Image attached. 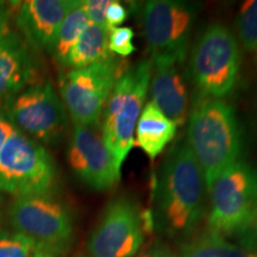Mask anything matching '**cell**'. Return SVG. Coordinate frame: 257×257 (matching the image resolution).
Instances as JSON below:
<instances>
[{
    "label": "cell",
    "instance_id": "obj_7",
    "mask_svg": "<svg viewBox=\"0 0 257 257\" xmlns=\"http://www.w3.org/2000/svg\"><path fill=\"white\" fill-rule=\"evenodd\" d=\"M125 68L121 61L111 56L60 76L61 100L74 125L99 126L112 88Z\"/></svg>",
    "mask_w": 257,
    "mask_h": 257
},
{
    "label": "cell",
    "instance_id": "obj_11",
    "mask_svg": "<svg viewBox=\"0 0 257 257\" xmlns=\"http://www.w3.org/2000/svg\"><path fill=\"white\" fill-rule=\"evenodd\" d=\"M146 230L136 202L115 198L106 205L89 236L88 257H134L142 248Z\"/></svg>",
    "mask_w": 257,
    "mask_h": 257
},
{
    "label": "cell",
    "instance_id": "obj_10",
    "mask_svg": "<svg viewBox=\"0 0 257 257\" xmlns=\"http://www.w3.org/2000/svg\"><path fill=\"white\" fill-rule=\"evenodd\" d=\"M197 16V8L189 3L176 0L147 2L142 18L152 59L172 57L185 62Z\"/></svg>",
    "mask_w": 257,
    "mask_h": 257
},
{
    "label": "cell",
    "instance_id": "obj_21",
    "mask_svg": "<svg viewBox=\"0 0 257 257\" xmlns=\"http://www.w3.org/2000/svg\"><path fill=\"white\" fill-rule=\"evenodd\" d=\"M237 31L246 50L257 48V0H248L240 6L237 16Z\"/></svg>",
    "mask_w": 257,
    "mask_h": 257
},
{
    "label": "cell",
    "instance_id": "obj_9",
    "mask_svg": "<svg viewBox=\"0 0 257 257\" xmlns=\"http://www.w3.org/2000/svg\"><path fill=\"white\" fill-rule=\"evenodd\" d=\"M6 118L41 144L57 142L68 126L66 107L49 80L29 86L10 99Z\"/></svg>",
    "mask_w": 257,
    "mask_h": 257
},
{
    "label": "cell",
    "instance_id": "obj_2",
    "mask_svg": "<svg viewBox=\"0 0 257 257\" xmlns=\"http://www.w3.org/2000/svg\"><path fill=\"white\" fill-rule=\"evenodd\" d=\"M187 144L210 192L214 181L238 161L240 154V128L232 106L199 94L188 113Z\"/></svg>",
    "mask_w": 257,
    "mask_h": 257
},
{
    "label": "cell",
    "instance_id": "obj_26",
    "mask_svg": "<svg viewBox=\"0 0 257 257\" xmlns=\"http://www.w3.org/2000/svg\"><path fill=\"white\" fill-rule=\"evenodd\" d=\"M12 3L0 2V42L8 38L14 32L11 31V16H12Z\"/></svg>",
    "mask_w": 257,
    "mask_h": 257
},
{
    "label": "cell",
    "instance_id": "obj_13",
    "mask_svg": "<svg viewBox=\"0 0 257 257\" xmlns=\"http://www.w3.org/2000/svg\"><path fill=\"white\" fill-rule=\"evenodd\" d=\"M79 0H27L18 3L16 24L29 43L51 53L60 25Z\"/></svg>",
    "mask_w": 257,
    "mask_h": 257
},
{
    "label": "cell",
    "instance_id": "obj_5",
    "mask_svg": "<svg viewBox=\"0 0 257 257\" xmlns=\"http://www.w3.org/2000/svg\"><path fill=\"white\" fill-rule=\"evenodd\" d=\"M56 166L43 144L17 128L0 149V193L14 197L51 195Z\"/></svg>",
    "mask_w": 257,
    "mask_h": 257
},
{
    "label": "cell",
    "instance_id": "obj_20",
    "mask_svg": "<svg viewBox=\"0 0 257 257\" xmlns=\"http://www.w3.org/2000/svg\"><path fill=\"white\" fill-rule=\"evenodd\" d=\"M55 250L41 245L15 231H0V257H60Z\"/></svg>",
    "mask_w": 257,
    "mask_h": 257
},
{
    "label": "cell",
    "instance_id": "obj_12",
    "mask_svg": "<svg viewBox=\"0 0 257 257\" xmlns=\"http://www.w3.org/2000/svg\"><path fill=\"white\" fill-rule=\"evenodd\" d=\"M96 127L74 125L67 156L76 178L89 188L102 192L114 187L120 172Z\"/></svg>",
    "mask_w": 257,
    "mask_h": 257
},
{
    "label": "cell",
    "instance_id": "obj_14",
    "mask_svg": "<svg viewBox=\"0 0 257 257\" xmlns=\"http://www.w3.org/2000/svg\"><path fill=\"white\" fill-rule=\"evenodd\" d=\"M150 80L152 102L178 126L188 119V88L182 70L184 61L172 57H155Z\"/></svg>",
    "mask_w": 257,
    "mask_h": 257
},
{
    "label": "cell",
    "instance_id": "obj_27",
    "mask_svg": "<svg viewBox=\"0 0 257 257\" xmlns=\"http://www.w3.org/2000/svg\"><path fill=\"white\" fill-rule=\"evenodd\" d=\"M134 257H174V255H173L172 250L169 249L168 245L156 240V242L149 244L141 252L138 251Z\"/></svg>",
    "mask_w": 257,
    "mask_h": 257
},
{
    "label": "cell",
    "instance_id": "obj_22",
    "mask_svg": "<svg viewBox=\"0 0 257 257\" xmlns=\"http://www.w3.org/2000/svg\"><path fill=\"white\" fill-rule=\"evenodd\" d=\"M135 32L128 27H118L108 32V50L120 57L133 55L136 50L134 46Z\"/></svg>",
    "mask_w": 257,
    "mask_h": 257
},
{
    "label": "cell",
    "instance_id": "obj_17",
    "mask_svg": "<svg viewBox=\"0 0 257 257\" xmlns=\"http://www.w3.org/2000/svg\"><path fill=\"white\" fill-rule=\"evenodd\" d=\"M108 29L89 22L79 41L70 50L63 67L70 69L82 68L110 59L112 55L108 50Z\"/></svg>",
    "mask_w": 257,
    "mask_h": 257
},
{
    "label": "cell",
    "instance_id": "obj_16",
    "mask_svg": "<svg viewBox=\"0 0 257 257\" xmlns=\"http://www.w3.org/2000/svg\"><path fill=\"white\" fill-rule=\"evenodd\" d=\"M178 125L152 101L143 106L136 125V144L150 160H155L174 140Z\"/></svg>",
    "mask_w": 257,
    "mask_h": 257
},
{
    "label": "cell",
    "instance_id": "obj_29",
    "mask_svg": "<svg viewBox=\"0 0 257 257\" xmlns=\"http://www.w3.org/2000/svg\"><path fill=\"white\" fill-rule=\"evenodd\" d=\"M2 205H3V195L0 193V224H2Z\"/></svg>",
    "mask_w": 257,
    "mask_h": 257
},
{
    "label": "cell",
    "instance_id": "obj_4",
    "mask_svg": "<svg viewBox=\"0 0 257 257\" xmlns=\"http://www.w3.org/2000/svg\"><path fill=\"white\" fill-rule=\"evenodd\" d=\"M240 51L233 34L221 24H211L192 48L189 75L200 94L221 99L238 80Z\"/></svg>",
    "mask_w": 257,
    "mask_h": 257
},
{
    "label": "cell",
    "instance_id": "obj_23",
    "mask_svg": "<svg viewBox=\"0 0 257 257\" xmlns=\"http://www.w3.org/2000/svg\"><path fill=\"white\" fill-rule=\"evenodd\" d=\"M110 0H82L83 9L88 16L89 22L107 29L106 25V10Z\"/></svg>",
    "mask_w": 257,
    "mask_h": 257
},
{
    "label": "cell",
    "instance_id": "obj_8",
    "mask_svg": "<svg viewBox=\"0 0 257 257\" xmlns=\"http://www.w3.org/2000/svg\"><path fill=\"white\" fill-rule=\"evenodd\" d=\"M12 231L29 237L61 255L69 250L74 223L68 207L53 195L16 197L8 208Z\"/></svg>",
    "mask_w": 257,
    "mask_h": 257
},
{
    "label": "cell",
    "instance_id": "obj_1",
    "mask_svg": "<svg viewBox=\"0 0 257 257\" xmlns=\"http://www.w3.org/2000/svg\"><path fill=\"white\" fill-rule=\"evenodd\" d=\"M204 174L187 142L170 150L154 187L152 227L170 238L194 232L205 212Z\"/></svg>",
    "mask_w": 257,
    "mask_h": 257
},
{
    "label": "cell",
    "instance_id": "obj_30",
    "mask_svg": "<svg viewBox=\"0 0 257 257\" xmlns=\"http://www.w3.org/2000/svg\"><path fill=\"white\" fill-rule=\"evenodd\" d=\"M73 257H88V256H85V255H75V256H73Z\"/></svg>",
    "mask_w": 257,
    "mask_h": 257
},
{
    "label": "cell",
    "instance_id": "obj_24",
    "mask_svg": "<svg viewBox=\"0 0 257 257\" xmlns=\"http://www.w3.org/2000/svg\"><path fill=\"white\" fill-rule=\"evenodd\" d=\"M127 9L123 3L110 0V4L106 10V25L108 30L120 27L127 19Z\"/></svg>",
    "mask_w": 257,
    "mask_h": 257
},
{
    "label": "cell",
    "instance_id": "obj_3",
    "mask_svg": "<svg viewBox=\"0 0 257 257\" xmlns=\"http://www.w3.org/2000/svg\"><path fill=\"white\" fill-rule=\"evenodd\" d=\"M152 74V60H142L133 67L126 66L106 102L101 117V136L119 172L135 146V130L146 101Z\"/></svg>",
    "mask_w": 257,
    "mask_h": 257
},
{
    "label": "cell",
    "instance_id": "obj_28",
    "mask_svg": "<svg viewBox=\"0 0 257 257\" xmlns=\"http://www.w3.org/2000/svg\"><path fill=\"white\" fill-rule=\"evenodd\" d=\"M16 130L14 125L11 124L5 115L0 114V149L4 146L8 138L11 136V134Z\"/></svg>",
    "mask_w": 257,
    "mask_h": 257
},
{
    "label": "cell",
    "instance_id": "obj_6",
    "mask_svg": "<svg viewBox=\"0 0 257 257\" xmlns=\"http://www.w3.org/2000/svg\"><path fill=\"white\" fill-rule=\"evenodd\" d=\"M207 231L218 236H239L257 206V172L237 161L214 181L211 191Z\"/></svg>",
    "mask_w": 257,
    "mask_h": 257
},
{
    "label": "cell",
    "instance_id": "obj_15",
    "mask_svg": "<svg viewBox=\"0 0 257 257\" xmlns=\"http://www.w3.org/2000/svg\"><path fill=\"white\" fill-rule=\"evenodd\" d=\"M34 73V61L18 35L0 42V100L9 101L29 87Z\"/></svg>",
    "mask_w": 257,
    "mask_h": 257
},
{
    "label": "cell",
    "instance_id": "obj_18",
    "mask_svg": "<svg viewBox=\"0 0 257 257\" xmlns=\"http://www.w3.org/2000/svg\"><path fill=\"white\" fill-rule=\"evenodd\" d=\"M180 257H257V253L207 231L185 244Z\"/></svg>",
    "mask_w": 257,
    "mask_h": 257
},
{
    "label": "cell",
    "instance_id": "obj_25",
    "mask_svg": "<svg viewBox=\"0 0 257 257\" xmlns=\"http://www.w3.org/2000/svg\"><path fill=\"white\" fill-rule=\"evenodd\" d=\"M239 239L242 242L244 249L249 250V251L255 252L257 251V206L253 212L251 220L246 229L239 234Z\"/></svg>",
    "mask_w": 257,
    "mask_h": 257
},
{
    "label": "cell",
    "instance_id": "obj_19",
    "mask_svg": "<svg viewBox=\"0 0 257 257\" xmlns=\"http://www.w3.org/2000/svg\"><path fill=\"white\" fill-rule=\"evenodd\" d=\"M88 24L89 19L85 9H83L82 2H78L75 8L64 17L62 24L60 25L55 43H54L50 53L53 54L54 59L61 66H64V62H66L70 50L79 41L80 36Z\"/></svg>",
    "mask_w": 257,
    "mask_h": 257
}]
</instances>
